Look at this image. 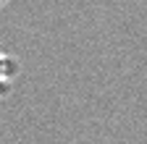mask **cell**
I'll list each match as a JSON object with an SVG mask.
<instances>
[{"label":"cell","instance_id":"obj_1","mask_svg":"<svg viewBox=\"0 0 147 144\" xmlns=\"http://www.w3.org/2000/svg\"><path fill=\"white\" fill-rule=\"evenodd\" d=\"M13 71H16V63L5 55V52H0V94H5L8 89H11Z\"/></svg>","mask_w":147,"mask_h":144}]
</instances>
